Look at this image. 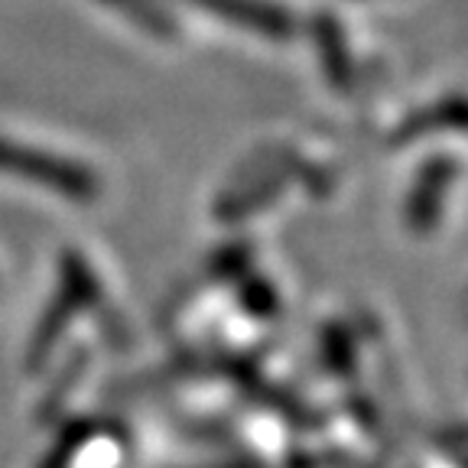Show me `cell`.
Instances as JSON below:
<instances>
[{
  "mask_svg": "<svg viewBox=\"0 0 468 468\" xmlns=\"http://www.w3.org/2000/svg\"><path fill=\"white\" fill-rule=\"evenodd\" d=\"M0 169L20 176V179H33L37 186H46L66 198H79V202L98 196V176L88 166L62 160V156H49L37 146H23L16 140L0 137Z\"/></svg>",
  "mask_w": 468,
  "mask_h": 468,
  "instance_id": "1",
  "label": "cell"
},
{
  "mask_svg": "<svg viewBox=\"0 0 468 468\" xmlns=\"http://www.w3.org/2000/svg\"><path fill=\"white\" fill-rule=\"evenodd\" d=\"M189 4L228 23H238L250 33H261V37L290 39L296 33V20H292L290 10L277 7L271 0H189Z\"/></svg>",
  "mask_w": 468,
  "mask_h": 468,
  "instance_id": "3",
  "label": "cell"
},
{
  "mask_svg": "<svg viewBox=\"0 0 468 468\" xmlns=\"http://www.w3.org/2000/svg\"><path fill=\"white\" fill-rule=\"evenodd\" d=\"M452 179H455V163L446 160V156H436V160H430L420 169L417 186H413V192L407 198V225L417 234H426L436 228Z\"/></svg>",
  "mask_w": 468,
  "mask_h": 468,
  "instance_id": "4",
  "label": "cell"
},
{
  "mask_svg": "<svg viewBox=\"0 0 468 468\" xmlns=\"http://www.w3.org/2000/svg\"><path fill=\"white\" fill-rule=\"evenodd\" d=\"M104 4H111L114 10H121L124 16H131L133 23H140V29L154 33V37H160V39L176 37L173 20H169L156 4H150V0H104Z\"/></svg>",
  "mask_w": 468,
  "mask_h": 468,
  "instance_id": "7",
  "label": "cell"
},
{
  "mask_svg": "<svg viewBox=\"0 0 468 468\" xmlns=\"http://www.w3.org/2000/svg\"><path fill=\"white\" fill-rule=\"evenodd\" d=\"M468 124V101H446L436 104L432 111H423L413 121L403 124V131L397 133V144H407L413 137H423V133H436L442 127H465Z\"/></svg>",
  "mask_w": 468,
  "mask_h": 468,
  "instance_id": "6",
  "label": "cell"
},
{
  "mask_svg": "<svg viewBox=\"0 0 468 468\" xmlns=\"http://www.w3.org/2000/svg\"><path fill=\"white\" fill-rule=\"evenodd\" d=\"M342 23H335L332 16H319L315 20V43L322 49V66H325V75L335 88L348 91L351 79H355V69H351V56H348V46H345L342 37Z\"/></svg>",
  "mask_w": 468,
  "mask_h": 468,
  "instance_id": "5",
  "label": "cell"
},
{
  "mask_svg": "<svg viewBox=\"0 0 468 468\" xmlns=\"http://www.w3.org/2000/svg\"><path fill=\"white\" fill-rule=\"evenodd\" d=\"M95 277L88 271V263L75 254L62 257V280H58V296L46 313L43 325L37 332V351L46 348L49 342H56V335L66 329V322L72 319L75 309H81L85 303L95 300Z\"/></svg>",
  "mask_w": 468,
  "mask_h": 468,
  "instance_id": "2",
  "label": "cell"
}]
</instances>
